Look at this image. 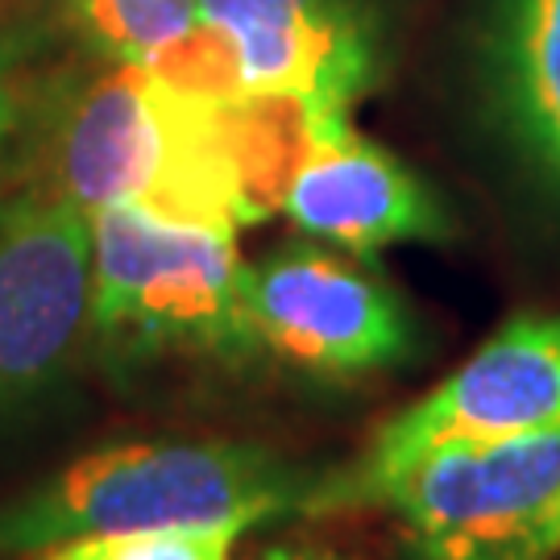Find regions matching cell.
Instances as JSON below:
<instances>
[{"instance_id": "6da1fadb", "label": "cell", "mask_w": 560, "mask_h": 560, "mask_svg": "<svg viewBox=\"0 0 560 560\" xmlns=\"http://www.w3.org/2000/svg\"><path fill=\"white\" fill-rule=\"evenodd\" d=\"M316 469L237 441H133L108 444L62 465L50 481L0 511V557L104 532L171 523L258 527L279 515H312Z\"/></svg>"}, {"instance_id": "7a4b0ae2", "label": "cell", "mask_w": 560, "mask_h": 560, "mask_svg": "<svg viewBox=\"0 0 560 560\" xmlns=\"http://www.w3.org/2000/svg\"><path fill=\"white\" fill-rule=\"evenodd\" d=\"M55 191L101 212L129 203L175 224L237 233L254 224L241 191L229 101L120 62L83 92L59 133Z\"/></svg>"}, {"instance_id": "3957f363", "label": "cell", "mask_w": 560, "mask_h": 560, "mask_svg": "<svg viewBox=\"0 0 560 560\" xmlns=\"http://www.w3.org/2000/svg\"><path fill=\"white\" fill-rule=\"evenodd\" d=\"M88 332L129 358H254L233 233L162 221L129 203L92 212Z\"/></svg>"}, {"instance_id": "277c9868", "label": "cell", "mask_w": 560, "mask_h": 560, "mask_svg": "<svg viewBox=\"0 0 560 560\" xmlns=\"http://www.w3.org/2000/svg\"><path fill=\"white\" fill-rule=\"evenodd\" d=\"M560 432V320L515 316L474 358L374 432L353 465L320 474L312 515L370 506L386 481L432 453Z\"/></svg>"}, {"instance_id": "5b68a950", "label": "cell", "mask_w": 560, "mask_h": 560, "mask_svg": "<svg viewBox=\"0 0 560 560\" xmlns=\"http://www.w3.org/2000/svg\"><path fill=\"white\" fill-rule=\"evenodd\" d=\"M370 506L411 560H560V432L432 453Z\"/></svg>"}, {"instance_id": "8992f818", "label": "cell", "mask_w": 560, "mask_h": 560, "mask_svg": "<svg viewBox=\"0 0 560 560\" xmlns=\"http://www.w3.org/2000/svg\"><path fill=\"white\" fill-rule=\"evenodd\" d=\"M183 83L212 101L295 96L345 113L370 80V42L345 0H196Z\"/></svg>"}, {"instance_id": "52a82bcc", "label": "cell", "mask_w": 560, "mask_h": 560, "mask_svg": "<svg viewBox=\"0 0 560 560\" xmlns=\"http://www.w3.org/2000/svg\"><path fill=\"white\" fill-rule=\"evenodd\" d=\"M241 303L258 349L307 374H378L416 345L407 307L378 275L307 241L241 266Z\"/></svg>"}, {"instance_id": "ba28073f", "label": "cell", "mask_w": 560, "mask_h": 560, "mask_svg": "<svg viewBox=\"0 0 560 560\" xmlns=\"http://www.w3.org/2000/svg\"><path fill=\"white\" fill-rule=\"evenodd\" d=\"M92 217L59 191L0 208V420L59 374L88 328Z\"/></svg>"}, {"instance_id": "9c48e42d", "label": "cell", "mask_w": 560, "mask_h": 560, "mask_svg": "<svg viewBox=\"0 0 560 560\" xmlns=\"http://www.w3.org/2000/svg\"><path fill=\"white\" fill-rule=\"evenodd\" d=\"M282 212L307 237L349 254H378L411 241H448L453 217L428 183L395 154L353 133L349 117H328L282 196Z\"/></svg>"}, {"instance_id": "30bf717a", "label": "cell", "mask_w": 560, "mask_h": 560, "mask_svg": "<svg viewBox=\"0 0 560 560\" xmlns=\"http://www.w3.org/2000/svg\"><path fill=\"white\" fill-rule=\"evenodd\" d=\"M494 83L523 154L560 187V0H499Z\"/></svg>"}, {"instance_id": "8fae6325", "label": "cell", "mask_w": 560, "mask_h": 560, "mask_svg": "<svg viewBox=\"0 0 560 560\" xmlns=\"http://www.w3.org/2000/svg\"><path fill=\"white\" fill-rule=\"evenodd\" d=\"M88 42L117 62L154 67L200 30L196 0H75Z\"/></svg>"}, {"instance_id": "7c38bea8", "label": "cell", "mask_w": 560, "mask_h": 560, "mask_svg": "<svg viewBox=\"0 0 560 560\" xmlns=\"http://www.w3.org/2000/svg\"><path fill=\"white\" fill-rule=\"evenodd\" d=\"M249 523H171L138 532H104L42 548L25 560H229Z\"/></svg>"}, {"instance_id": "4fadbf2b", "label": "cell", "mask_w": 560, "mask_h": 560, "mask_svg": "<svg viewBox=\"0 0 560 560\" xmlns=\"http://www.w3.org/2000/svg\"><path fill=\"white\" fill-rule=\"evenodd\" d=\"M18 120V92H13V50L0 42V150L9 141V129Z\"/></svg>"}, {"instance_id": "5bb4252c", "label": "cell", "mask_w": 560, "mask_h": 560, "mask_svg": "<svg viewBox=\"0 0 560 560\" xmlns=\"http://www.w3.org/2000/svg\"><path fill=\"white\" fill-rule=\"evenodd\" d=\"M245 560H349L332 552V548H320V544H270V548H258L254 557Z\"/></svg>"}]
</instances>
